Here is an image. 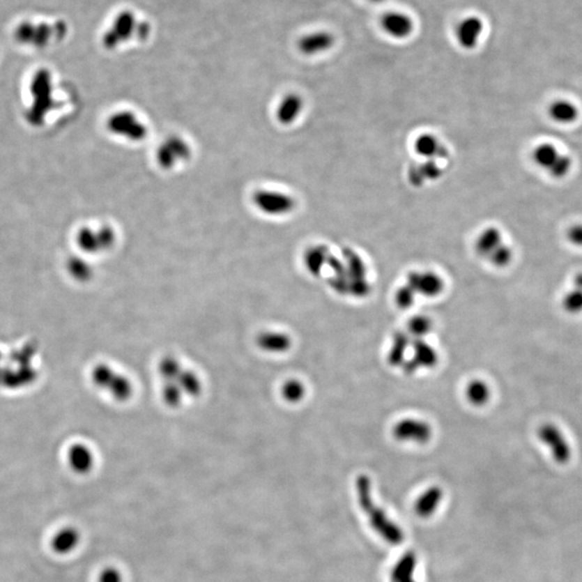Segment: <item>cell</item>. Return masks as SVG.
<instances>
[{
	"label": "cell",
	"instance_id": "cell-1",
	"mask_svg": "<svg viewBox=\"0 0 582 582\" xmlns=\"http://www.w3.org/2000/svg\"><path fill=\"white\" fill-rule=\"evenodd\" d=\"M356 490L359 505L368 516L372 528L388 544H401L404 533L397 524L388 518L385 511L376 506L372 497V483L368 475H359L356 480Z\"/></svg>",
	"mask_w": 582,
	"mask_h": 582
},
{
	"label": "cell",
	"instance_id": "cell-2",
	"mask_svg": "<svg viewBox=\"0 0 582 582\" xmlns=\"http://www.w3.org/2000/svg\"><path fill=\"white\" fill-rule=\"evenodd\" d=\"M31 91L33 104L27 112V120L31 124L40 125L45 121L47 114L54 107L51 75L47 69H41L33 76Z\"/></svg>",
	"mask_w": 582,
	"mask_h": 582
},
{
	"label": "cell",
	"instance_id": "cell-3",
	"mask_svg": "<svg viewBox=\"0 0 582 582\" xmlns=\"http://www.w3.org/2000/svg\"><path fill=\"white\" fill-rule=\"evenodd\" d=\"M107 129L114 136L139 143L148 136V125L141 116L131 110L114 112L107 120Z\"/></svg>",
	"mask_w": 582,
	"mask_h": 582
},
{
	"label": "cell",
	"instance_id": "cell-4",
	"mask_svg": "<svg viewBox=\"0 0 582 582\" xmlns=\"http://www.w3.org/2000/svg\"><path fill=\"white\" fill-rule=\"evenodd\" d=\"M252 201L257 210L270 217L287 216L297 206L293 197L274 189H258L252 194Z\"/></svg>",
	"mask_w": 582,
	"mask_h": 582
},
{
	"label": "cell",
	"instance_id": "cell-5",
	"mask_svg": "<svg viewBox=\"0 0 582 582\" xmlns=\"http://www.w3.org/2000/svg\"><path fill=\"white\" fill-rule=\"evenodd\" d=\"M191 153L192 149L190 144L181 136L173 135L162 141L161 145L158 147L155 160L162 169L169 171L188 161Z\"/></svg>",
	"mask_w": 582,
	"mask_h": 582
},
{
	"label": "cell",
	"instance_id": "cell-6",
	"mask_svg": "<svg viewBox=\"0 0 582 582\" xmlns=\"http://www.w3.org/2000/svg\"><path fill=\"white\" fill-rule=\"evenodd\" d=\"M92 376L98 388L108 390L116 399L128 400L133 394L131 381L106 365L96 367Z\"/></svg>",
	"mask_w": 582,
	"mask_h": 582
},
{
	"label": "cell",
	"instance_id": "cell-7",
	"mask_svg": "<svg viewBox=\"0 0 582 582\" xmlns=\"http://www.w3.org/2000/svg\"><path fill=\"white\" fill-rule=\"evenodd\" d=\"M392 434L397 441L424 445L433 437V428L422 420L404 418L392 426Z\"/></svg>",
	"mask_w": 582,
	"mask_h": 582
},
{
	"label": "cell",
	"instance_id": "cell-8",
	"mask_svg": "<svg viewBox=\"0 0 582 582\" xmlns=\"http://www.w3.org/2000/svg\"><path fill=\"white\" fill-rule=\"evenodd\" d=\"M116 236L112 227L105 226L100 228H84L79 231L77 236L78 245L81 250L89 254L106 252L110 250L116 243Z\"/></svg>",
	"mask_w": 582,
	"mask_h": 582
},
{
	"label": "cell",
	"instance_id": "cell-9",
	"mask_svg": "<svg viewBox=\"0 0 582 582\" xmlns=\"http://www.w3.org/2000/svg\"><path fill=\"white\" fill-rule=\"evenodd\" d=\"M540 441L549 447L552 457L558 464H566L572 457V449L562 430L552 423L540 426L537 431Z\"/></svg>",
	"mask_w": 582,
	"mask_h": 582
},
{
	"label": "cell",
	"instance_id": "cell-10",
	"mask_svg": "<svg viewBox=\"0 0 582 582\" xmlns=\"http://www.w3.org/2000/svg\"><path fill=\"white\" fill-rule=\"evenodd\" d=\"M411 347L413 355L406 359L401 368L406 374H413L420 369H431L439 362L437 351L425 339H412Z\"/></svg>",
	"mask_w": 582,
	"mask_h": 582
},
{
	"label": "cell",
	"instance_id": "cell-11",
	"mask_svg": "<svg viewBox=\"0 0 582 582\" xmlns=\"http://www.w3.org/2000/svg\"><path fill=\"white\" fill-rule=\"evenodd\" d=\"M406 285L415 291L416 295L426 298H436L445 290V282L441 276L434 272L413 271L406 276Z\"/></svg>",
	"mask_w": 582,
	"mask_h": 582
},
{
	"label": "cell",
	"instance_id": "cell-12",
	"mask_svg": "<svg viewBox=\"0 0 582 582\" xmlns=\"http://www.w3.org/2000/svg\"><path fill=\"white\" fill-rule=\"evenodd\" d=\"M135 17L133 13L130 11H124L120 13L114 20V25L109 31L104 36V45L107 49H114L116 45L128 40L130 37L136 33Z\"/></svg>",
	"mask_w": 582,
	"mask_h": 582
},
{
	"label": "cell",
	"instance_id": "cell-13",
	"mask_svg": "<svg viewBox=\"0 0 582 582\" xmlns=\"http://www.w3.org/2000/svg\"><path fill=\"white\" fill-rule=\"evenodd\" d=\"M55 31L63 36V33H65L66 29L63 27L62 24H60L56 31H53L48 25L43 24L40 26H33L29 23H24V24L19 26V29L15 31V37L21 43H33L37 47H41V45H45L48 43L51 35H53Z\"/></svg>",
	"mask_w": 582,
	"mask_h": 582
},
{
	"label": "cell",
	"instance_id": "cell-14",
	"mask_svg": "<svg viewBox=\"0 0 582 582\" xmlns=\"http://www.w3.org/2000/svg\"><path fill=\"white\" fill-rule=\"evenodd\" d=\"M303 98L299 94L289 93L278 102L275 112L276 119L283 125H290L299 118L303 112Z\"/></svg>",
	"mask_w": 582,
	"mask_h": 582
},
{
	"label": "cell",
	"instance_id": "cell-15",
	"mask_svg": "<svg viewBox=\"0 0 582 582\" xmlns=\"http://www.w3.org/2000/svg\"><path fill=\"white\" fill-rule=\"evenodd\" d=\"M483 31V23L479 17H469L463 20L457 29V37L464 49L471 50L478 45Z\"/></svg>",
	"mask_w": 582,
	"mask_h": 582
},
{
	"label": "cell",
	"instance_id": "cell-16",
	"mask_svg": "<svg viewBox=\"0 0 582 582\" xmlns=\"http://www.w3.org/2000/svg\"><path fill=\"white\" fill-rule=\"evenodd\" d=\"M381 25L390 36L399 39L409 36L414 27L410 17L400 13H388L383 15Z\"/></svg>",
	"mask_w": 582,
	"mask_h": 582
},
{
	"label": "cell",
	"instance_id": "cell-17",
	"mask_svg": "<svg viewBox=\"0 0 582 582\" xmlns=\"http://www.w3.org/2000/svg\"><path fill=\"white\" fill-rule=\"evenodd\" d=\"M335 43V37L327 31H317L302 37L298 48L305 55H315L329 50Z\"/></svg>",
	"mask_w": 582,
	"mask_h": 582
},
{
	"label": "cell",
	"instance_id": "cell-18",
	"mask_svg": "<svg viewBox=\"0 0 582 582\" xmlns=\"http://www.w3.org/2000/svg\"><path fill=\"white\" fill-rule=\"evenodd\" d=\"M548 114L552 121L567 125V124L577 121L579 118V108L572 100L560 98V100H553L549 105Z\"/></svg>",
	"mask_w": 582,
	"mask_h": 582
},
{
	"label": "cell",
	"instance_id": "cell-19",
	"mask_svg": "<svg viewBox=\"0 0 582 582\" xmlns=\"http://www.w3.org/2000/svg\"><path fill=\"white\" fill-rule=\"evenodd\" d=\"M443 499V491L441 487H431L426 490L415 502L414 510L418 516L423 519L429 518L435 514L438 507Z\"/></svg>",
	"mask_w": 582,
	"mask_h": 582
},
{
	"label": "cell",
	"instance_id": "cell-20",
	"mask_svg": "<svg viewBox=\"0 0 582 582\" xmlns=\"http://www.w3.org/2000/svg\"><path fill=\"white\" fill-rule=\"evenodd\" d=\"M412 337L404 331H398L392 337V346L388 355L390 366L401 367L406 362V351L411 347Z\"/></svg>",
	"mask_w": 582,
	"mask_h": 582
},
{
	"label": "cell",
	"instance_id": "cell-21",
	"mask_svg": "<svg viewBox=\"0 0 582 582\" xmlns=\"http://www.w3.org/2000/svg\"><path fill=\"white\" fill-rule=\"evenodd\" d=\"M258 346L270 353H285L291 347V339L289 335L276 331H268L261 333L257 337Z\"/></svg>",
	"mask_w": 582,
	"mask_h": 582
},
{
	"label": "cell",
	"instance_id": "cell-22",
	"mask_svg": "<svg viewBox=\"0 0 582 582\" xmlns=\"http://www.w3.org/2000/svg\"><path fill=\"white\" fill-rule=\"evenodd\" d=\"M414 147H415L416 153L425 159L434 160L435 158L447 157V149L440 144L438 138L431 134H423V135L418 136Z\"/></svg>",
	"mask_w": 582,
	"mask_h": 582
},
{
	"label": "cell",
	"instance_id": "cell-23",
	"mask_svg": "<svg viewBox=\"0 0 582 582\" xmlns=\"http://www.w3.org/2000/svg\"><path fill=\"white\" fill-rule=\"evenodd\" d=\"M503 234L500 230L490 227L480 233L478 240L475 242V252L483 258H489L491 254L503 244Z\"/></svg>",
	"mask_w": 582,
	"mask_h": 582
},
{
	"label": "cell",
	"instance_id": "cell-24",
	"mask_svg": "<svg viewBox=\"0 0 582 582\" xmlns=\"http://www.w3.org/2000/svg\"><path fill=\"white\" fill-rule=\"evenodd\" d=\"M561 155L562 153L558 146L549 141H544L534 148L532 159L538 167L548 171Z\"/></svg>",
	"mask_w": 582,
	"mask_h": 582
},
{
	"label": "cell",
	"instance_id": "cell-25",
	"mask_svg": "<svg viewBox=\"0 0 582 582\" xmlns=\"http://www.w3.org/2000/svg\"><path fill=\"white\" fill-rule=\"evenodd\" d=\"M418 560L413 552H406L392 570V582H416L414 579Z\"/></svg>",
	"mask_w": 582,
	"mask_h": 582
},
{
	"label": "cell",
	"instance_id": "cell-26",
	"mask_svg": "<svg viewBox=\"0 0 582 582\" xmlns=\"http://www.w3.org/2000/svg\"><path fill=\"white\" fill-rule=\"evenodd\" d=\"M80 542V535L74 528H64L53 536L52 549L59 554H68L76 549Z\"/></svg>",
	"mask_w": 582,
	"mask_h": 582
},
{
	"label": "cell",
	"instance_id": "cell-27",
	"mask_svg": "<svg viewBox=\"0 0 582 582\" xmlns=\"http://www.w3.org/2000/svg\"><path fill=\"white\" fill-rule=\"evenodd\" d=\"M329 254L330 252L326 246L317 245L309 247L305 252V258H303L307 272L314 276L321 275L325 266H327Z\"/></svg>",
	"mask_w": 582,
	"mask_h": 582
},
{
	"label": "cell",
	"instance_id": "cell-28",
	"mask_svg": "<svg viewBox=\"0 0 582 582\" xmlns=\"http://www.w3.org/2000/svg\"><path fill=\"white\" fill-rule=\"evenodd\" d=\"M465 396L466 399L471 406L480 408L490 401L492 392H491L490 386L487 385L485 381L475 378V380L470 381L466 386Z\"/></svg>",
	"mask_w": 582,
	"mask_h": 582
},
{
	"label": "cell",
	"instance_id": "cell-29",
	"mask_svg": "<svg viewBox=\"0 0 582 582\" xmlns=\"http://www.w3.org/2000/svg\"><path fill=\"white\" fill-rule=\"evenodd\" d=\"M343 261L345 264L347 277L351 282L366 279L367 266L362 258L351 248L343 250Z\"/></svg>",
	"mask_w": 582,
	"mask_h": 582
},
{
	"label": "cell",
	"instance_id": "cell-30",
	"mask_svg": "<svg viewBox=\"0 0 582 582\" xmlns=\"http://www.w3.org/2000/svg\"><path fill=\"white\" fill-rule=\"evenodd\" d=\"M69 463L72 468L79 473H86L93 466V455L90 450L84 445L72 447L69 453Z\"/></svg>",
	"mask_w": 582,
	"mask_h": 582
},
{
	"label": "cell",
	"instance_id": "cell-31",
	"mask_svg": "<svg viewBox=\"0 0 582 582\" xmlns=\"http://www.w3.org/2000/svg\"><path fill=\"white\" fill-rule=\"evenodd\" d=\"M431 330H433L431 319L424 315H418L410 319L406 332L412 339H425L426 335H429Z\"/></svg>",
	"mask_w": 582,
	"mask_h": 582
},
{
	"label": "cell",
	"instance_id": "cell-32",
	"mask_svg": "<svg viewBox=\"0 0 582 582\" xmlns=\"http://www.w3.org/2000/svg\"><path fill=\"white\" fill-rule=\"evenodd\" d=\"M305 394H307V390H305V384L298 380L287 381L282 388L284 399L291 404H297L303 400Z\"/></svg>",
	"mask_w": 582,
	"mask_h": 582
},
{
	"label": "cell",
	"instance_id": "cell-33",
	"mask_svg": "<svg viewBox=\"0 0 582 582\" xmlns=\"http://www.w3.org/2000/svg\"><path fill=\"white\" fill-rule=\"evenodd\" d=\"M512 259H514V252L511 250L510 246L506 245L505 243H503L502 245H499L487 258L491 264L499 268V269H504V268L508 266Z\"/></svg>",
	"mask_w": 582,
	"mask_h": 582
},
{
	"label": "cell",
	"instance_id": "cell-34",
	"mask_svg": "<svg viewBox=\"0 0 582 582\" xmlns=\"http://www.w3.org/2000/svg\"><path fill=\"white\" fill-rule=\"evenodd\" d=\"M562 307L569 314H579L582 312V290L574 287L566 293L562 300Z\"/></svg>",
	"mask_w": 582,
	"mask_h": 582
},
{
	"label": "cell",
	"instance_id": "cell-35",
	"mask_svg": "<svg viewBox=\"0 0 582 582\" xmlns=\"http://www.w3.org/2000/svg\"><path fill=\"white\" fill-rule=\"evenodd\" d=\"M572 169H573V159L569 155L562 153L548 173L552 178L562 179L567 176Z\"/></svg>",
	"mask_w": 582,
	"mask_h": 582
},
{
	"label": "cell",
	"instance_id": "cell-36",
	"mask_svg": "<svg viewBox=\"0 0 582 582\" xmlns=\"http://www.w3.org/2000/svg\"><path fill=\"white\" fill-rule=\"evenodd\" d=\"M416 293L409 286L404 285L398 288L395 293V303L399 309H408L415 303Z\"/></svg>",
	"mask_w": 582,
	"mask_h": 582
},
{
	"label": "cell",
	"instance_id": "cell-37",
	"mask_svg": "<svg viewBox=\"0 0 582 582\" xmlns=\"http://www.w3.org/2000/svg\"><path fill=\"white\" fill-rule=\"evenodd\" d=\"M68 270L79 281H86L92 276V270L88 263L81 259H72L69 261Z\"/></svg>",
	"mask_w": 582,
	"mask_h": 582
},
{
	"label": "cell",
	"instance_id": "cell-38",
	"mask_svg": "<svg viewBox=\"0 0 582 582\" xmlns=\"http://www.w3.org/2000/svg\"><path fill=\"white\" fill-rule=\"evenodd\" d=\"M370 293L371 285L367 278L349 283V296H352L357 299H362V298L368 297Z\"/></svg>",
	"mask_w": 582,
	"mask_h": 582
},
{
	"label": "cell",
	"instance_id": "cell-39",
	"mask_svg": "<svg viewBox=\"0 0 582 582\" xmlns=\"http://www.w3.org/2000/svg\"><path fill=\"white\" fill-rule=\"evenodd\" d=\"M422 175L425 181H436L441 176V169L434 160H427L424 164L420 165Z\"/></svg>",
	"mask_w": 582,
	"mask_h": 582
},
{
	"label": "cell",
	"instance_id": "cell-40",
	"mask_svg": "<svg viewBox=\"0 0 582 582\" xmlns=\"http://www.w3.org/2000/svg\"><path fill=\"white\" fill-rule=\"evenodd\" d=\"M566 238L570 244L582 247V224H576L569 227L566 232Z\"/></svg>",
	"mask_w": 582,
	"mask_h": 582
},
{
	"label": "cell",
	"instance_id": "cell-41",
	"mask_svg": "<svg viewBox=\"0 0 582 582\" xmlns=\"http://www.w3.org/2000/svg\"><path fill=\"white\" fill-rule=\"evenodd\" d=\"M98 582H122L121 575L114 568H106L100 573Z\"/></svg>",
	"mask_w": 582,
	"mask_h": 582
},
{
	"label": "cell",
	"instance_id": "cell-42",
	"mask_svg": "<svg viewBox=\"0 0 582 582\" xmlns=\"http://www.w3.org/2000/svg\"><path fill=\"white\" fill-rule=\"evenodd\" d=\"M409 181L415 187H420V185H423L425 179H424L423 175H422L420 167H411V169L409 171Z\"/></svg>",
	"mask_w": 582,
	"mask_h": 582
},
{
	"label": "cell",
	"instance_id": "cell-43",
	"mask_svg": "<svg viewBox=\"0 0 582 582\" xmlns=\"http://www.w3.org/2000/svg\"><path fill=\"white\" fill-rule=\"evenodd\" d=\"M136 33H137V36L139 38H147L150 33L149 24L148 23H139V24H137V27H136Z\"/></svg>",
	"mask_w": 582,
	"mask_h": 582
},
{
	"label": "cell",
	"instance_id": "cell-44",
	"mask_svg": "<svg viewBox=\"0 0 582 582\" xmlns=\"http://www.w3.org/2000/svg\"><path fill=\"white\" fill-rule=\"evenodd\" d=\"M574 287L579 288L582 290V272L581 273L576 274L574 277Z\"/></svg>",
	"mask_w": 582,
	"mask_h": 582
},
{
	"label": "cell",
	"instance_id": "cell-45",
	"mask_svg": "<svg viewBox=\"0 0 582 582\" xmlns=\"http://www.w3.org/2000/svg\"><path fill=\"white\" fill-rule=\"evenodd\" d=\"M370 1H374V3H380V1H383V0H370Z\"/></svg>",
	"mask_w": 582,
	"mask_h": 582
}]
</instances>
